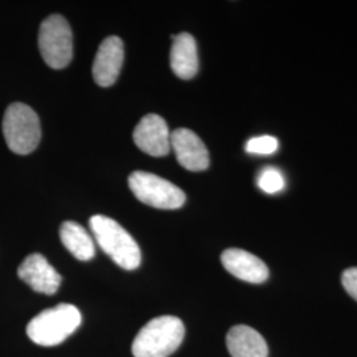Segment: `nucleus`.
Listing matches in <instances>:
<instances>
[{
  "label": "nucleus",
  "instance_id": "5",
  "mask_svg": "<svg viewBox=\"0 0 357 357\" xmlns=\"http://www.w3.org/2000/svg\"><path fill=\"white\" fill-rule=\"evenodd\" d=\"M38 50L52 69H64L73 59L72 29L61 15L48 16L40 26Z\"/></svg>",
  "mask_w": 357,
  "mask_h": 357
},
{
  "label": "nucleus",
  "instance_id": "9",
  "mask_svg": "<svg viewBox=\"0 0 357 357\" xmlns=\"http://www.w3.org/2000/svg\"><path fill=\"white\" fill-rule=\"evenodd\" d=\"M17 275L33 291L53 295L61 284V275L52 266L44 255H28L17 268Z\"/></svg>",
  "mask_w": 357,
  "mask_h": 357
},
{
  "label": "nucleus",
  "instance_id": "6",
  "mask_svg": "<svg viewBox=\"0 0 357 357\" xmlns=\"http://www.w3.org/2000/svg\"><path fill=\"white\" fill-rule=\"evenodd\" d=\"M128 187L143 204L158 209H178L185 203V193L166 178L135 171L128 176Z\"/></svg>",
  "mask_w": 357,
  "mask_h": 357
},
{
  "label": "nucleus",
  "instance_id": "12",
  "mask_svg": "<svg viewBox=\"0 0 357 357\" xmlns=\"http://www.w3.org/2000/svg\"><path fill=\"white\" fill-rule=\"evenodd\" d=\"M169 64L172 72L181 79H191L197 75V45L192 35L183 32L176 36H172Z\"/></svg>",
  "mask_w": 357,
  "mask_h": 357
},
{
  "label": "nucleus",
  "instance_id": "8",
  "mask_svg": "<svg viewBox=\"0 0 357 357\" xmlns=\"http://www.w3.org/2000/svg\"><path fill=\"white\" fill-rule=\"evenodd\" d=\"M171 150L176 155L178 165L188 171L200 172L209 167V153L204 143L188 128L171 132Z\"/></svg>",
  "mask_w": 357,
  "mask_h": 357
},
{
  "label": "nucleus",
  "instance_id": "17",
  "mask_svg": "<svg viewBox=\"0 0 357 357\" xmlns=\"http://www.w3.org/2000/svg\"><path fill=\"white\" fill-rule=\"evenodd\" d=\"M342 283L345 291L357 302V268H347L342 275Z\"/></svg>",
  "mask_w": 357,
  "mask_h": 357
},
{
  "label": "nucleus",
  "instance_id": "10",
  "mask_svg": "<svg viewBox=\"0 0 357 357\" xmlns=\"http://www.w3.org/2000/svg\"><path fill=\"white\" fill-rule=\"evenodd\" d=\"M123 41L118 36L105 38L93 63L94 81L102 88L114 85L123 65Z\"/></svg>",
  "mask_w": 357,
  "mask_h": 357
},
{
  "label": "nucleus",
  "instance_id": "16",
  "mask_svg": "<svg viewBox=\"0 0 357 357\" xmlns=\"http://www.w3.org/2000/svg\"><path fill=\"white\" fill-rule=\"evenodd\" d=\"M246 151L255 155H271L278 150V141L275 137L262 135L249 139L246 143Z\"/></svg>",
  "mask_w": 357,
  "mask_h": 357
},
{
  "label": "nucleus",
  "instance_id": "11",
  "mask_svg": "<svg viewBox=\"0 0 357 357\" xmlns=\"http://www.w3.org/2000/svg\"><path fill=\"white\" fill-rule=\"evenodd\" d=\"M221 262L225 270L236 278L249 283H264L268 278L266 264L243 249H227L221 255Z\"/></svg>",
  "mask_w": 357,
  "mask_h": 357
},
{
  "label": "nucleus",
  "instance_id": "14",
  "mask_svg": "<svg viewBox=\"0 0 357 357\" xmlns=\"http://www.w3.org/2000/svg\"><path fill=\"white\" fill-rule=\"evenodd\" d=\"M60 238L65 248L79 261H90L96 255L93 238L84 227L75 221H65L61 224Z\"/></svg>",
  "mask_w": 357,
  "mask_h": 357
},
{
  "label": "nucleus",
  "instance_id": "15",
  "mask_svg": "<svg viewBox=\"0 0 357 357\" xmlns=\"http://www.w3.org/2000/svg\"><path fill=\"white\" fill-rule=\"evenodd\" d=\"M257 184L261 191L273 195L278 193L284 188V176L275 167H266L261 171L257 178Z\"/></svg>",
  "mask_w": 357,
  "mask_h": 357
},
{
  "label": "nucleus",
  "instance_id": "1",
  "mask_svg": "<svg viewBox=\"0 0 357 357\" xmlns=\"http://www.w3.org/2000/svg\"><path fill=\"white\" fill-rule=\"evenodd\" d=\"M89 225L96 241L119 268L125 270L139 268L142 261L139 245L122 225L103 215L91 217Z\"/></svg>",
  "mask_w": 357,
  "mask_h": 357
},
{
  "label": "nucleus",
  "instance_id": "4",
  "mask_svg": "<svg viewBox=\"0 0 357 357\" xmlns=\"http://www.w3.org/2000/svg\"><path fill=\"white\" fill-rule=\"evenodd\" d=\"M3 135L13 153L28 155L35 151L41 139L36 112L26 103H11L3 116Z\"/></svg>",
  "mask_w": 357,
  "mask_h": 357
},
{
  "label": "nucleus",
  "instance_id": "7",
  "mask_svg": "<svg viewBox=\"0 0 357 357\" xmlns=\"http://www.w3.org/2000/svg\"><path fill=\"white\" fill-rule=\"evenodd\" d=\"M132 138L139 150L155 158L167 156L171 151V132L160 115H144L134 130Z\"/></svg>",
  "mask_w": 357,
  "mask_h": 357
},
{
  "label": "nucleus",
  "instance_id": "13",
  "mask_svg": "<svg viewBox=\"0 0 357 357\" xmlns=\"http://www.w3.org/2000/svg\"><path fill=\"white\" fill-rule=\"evenodd\" d=\"M227 347L231 357H268V348L262 335L249 326L238 324L227 335Z\"/></svg>",
  "mask_w": 357,
  "mask_h": 357
},
{
  "label": "nucleus",
  "instance_id": "3",
  "mask_svg": "<svg viewBox=\"0 0 357 357\" xmlns=\"http://www.w3.org/2000/svg\"><path fill=\"white\" fill-rule=\"evenodd\" d=\"M81 312L76 306L61 303L41 311L26 326V335L35 344H61L81 324Z\"/></svg>",
  "mask_w": 357,
  "mask_h": 357
},
{
  "label": "nucleus",
  "instance_id": "2",
  "mask_svg": "<svg viewBox=\"0 0 357 357\" xmlns=\"http://www.w3.org/2000/svg\"><path fill=\"white\" fill-rule=\"evenodd\" d=\"M185 328L183 321L171 315L150 320L135 336L131 352L134 357L171 356L183 343Z\"/></svg>",
  "mask_w": 357,
  "mask_h": 357
}]
</instances>
